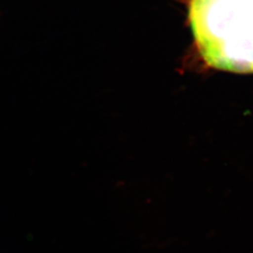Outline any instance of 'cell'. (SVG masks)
<instances>
[{"label":"cell","instance_id":"obj_1","mask_svg":"<svg viewBox=\"0 0 253 253\" xmlns=\"http://www.w3.org/2000/svg\"><path fill=\"white\" fill-rule=\"evenodd\" d=\"M189 18L209 66L253 73V0H190Z\"/></svg>","mask_w":253,"mask_h":253}]
</instances>
